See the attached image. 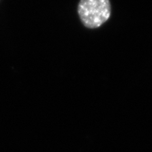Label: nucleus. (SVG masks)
<instances>
[{
  "mask_svg": "<svg viewBox=\"0 0 152 152\" xmlns=\"http://www.w3.org/2000/svg\"><path fill=\"white\" fill-rule=\"evenodd\" d=\"M77 13L85 27L90 29L99 28L111 16V2L109 0H80Z\"/></svg>",
  "mask_w": 152,
  "mask_h": 152,
  "instance_id": "1",
  "label": "nucleus"
}]
</instances>
